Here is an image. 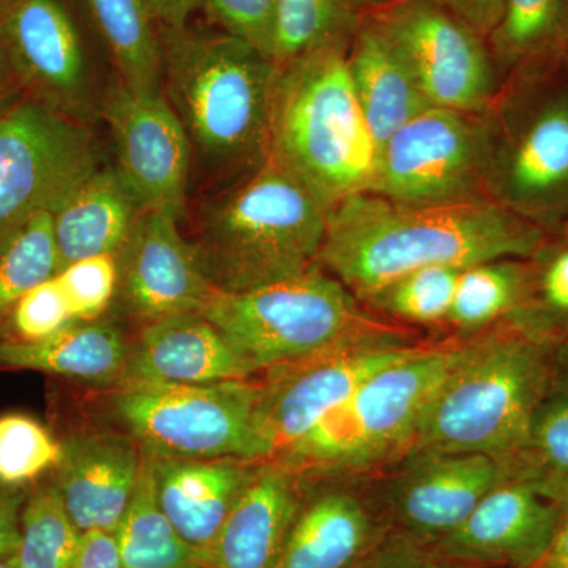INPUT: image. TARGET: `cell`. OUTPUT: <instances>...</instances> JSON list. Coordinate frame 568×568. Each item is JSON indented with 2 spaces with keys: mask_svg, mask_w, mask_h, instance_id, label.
I'll use <instances>...</instances> for the list:
<instances>
[{
  "mask_svg": "<svg viewBox=\"0 0 568 568\" xmlns=\"http://www.w3.org/2000/svg\"><path fill=\"white\" fill-rule=\"evenodd\" d=\"M541 246V227L504 204L405 205L362 192L328 209L320 263L351 293L372 301L420 268L518 260Z\"/></svg>",
  "mask_w": 568,
  "mask_h": 568,
  "instance_id": "cell-1",
  "label": "cell"
},
{
  "mask_svg": "<svg viewBox=\"0 0 568 568\" xmlns=\"http://www.w3.org/2000/svg\"><path fill=\"white\" fill-rule=\"evenodd\" d=\"M549 379L544 342L525 328L463 345L418 418L409 454L489 455L515 477Z\"/></svg>",
  "mask_w": 568,
  "mask_h": 568,
  "instance_id": "cell-2",
  "label": "cell"
},
{
  "mask_svg": "<svg viewBox=\"0 0 568 568\" xmlns=\"http://www.w3.org/2000/svg\"><path fill=\"white\" fill-rule=\"evenodd\" d=\"M327 215L320 196L268 156L209 215L194 252L213 290L246 293L320 263Z\"/></svg>",
  "mask_w": 568,
  "mask_h": 568,
  "instance_id": "cell-3",
  "label": "cell"
},
{
  "mask_svg": "<svg viewBox=\"0 0 568 568\" xmlns=\"http://www.w3.org/2000/svg\"><path fill=\"white\" fill-rule=\"evenodd\" d=\"M268 156L328 209L372 190L377 145L355 99L347 59L335 44L295 59L278 74Z\"/></svg>",
  "mask_w": 568,
  "mask_h": 568,
  "instance_id": "cell-4",
  "label": "cell"
},
{
  "mask_svg": "<svg viewBox=\"0 0 568 568\" xmlns=\"http://www.w3.org/2000/svg\"><path fill=\"white\" fill-rule=\"evenodd\" d=\"M278 65L239 37L178 36L166 58L170 103L190 141L215 162L264 164Z\"/></svg>",
  "mask_w": 568,
  "mask_h": 568,
  "instance_id": "cell-5",
  "label": "cell"
},
{
  "mask_svg": "<svg viewBox=\"0 0 568 568\" xmlns=\"http://www.w3.org/2000/svg\"><path fill=\"white\" fill-rule=\"evenodd\" d=\"M200 313L254 375L388 332L362 312L345 284L317 265L246 293L213 290Z\"/></svg>",
  "mask_w": 568,
  "mask_h": 568,
  "instance_id": "cell-6",
  "label": "cell"
},
{
  "mask_svg": "<svg viewBox=\"0 0 568 568\" xmlns=\"http://www.w3.org/2000/svg\"><path fill=\"white\" fill-rule=\"evenodd\" d=\"M463 345L417 347L366 379L286 454L276 458L293 473L357 469L409 454L418 418Z\"/></svg>",
  "mask_w": 568,
  "mask_h": 568,
  "instance_id": "cell-7",
  "label": "cell"
},
{
  "mask_svg": "<svg viewBox=\"0 0 568 568\" xmlns=\"http://www.w3.org/2000/svg\"><path fill=\"white\" fill-rule=\"evenodd\" d=\"M260 383L204 386L123 383L108 407L142 452L166 458H241L263 462L256 433Z\"/></svg>",
  "mask_w": 568,
  "mask_h": 568,
  "instance_id": "cell-8",
  "label": "cell"
},
{
  "mask_svg": "<svg viewBox=\"0 0 568 568\" xmlns=\"http://www.w3.org/2000/svg\"><path fill=\"white\" fill-rule=\"evenodd\" d=\"M99 171L91 136L40 104L0 118V250L41 213L54 215Z\"/></svg>",
  "mask_w": 568,
  "mask_h": 568,
  "instance_id": "cell-9",
  "label": "cell"
},
{
  "mask_svg": "<svg viewBox=\"0 0 568 568\" xmlns=\"http://www.w3.org/2000/svg\"><path fill=\"white\" fill-rule=\"evenodd\" d=\"M417 347L384 332L267 372L256 405L263 462L282 457L366 379Z\"/></svg>",
  "mask_w": 568,
  "mask_h": 568,
  "instance_id": "cell-10",
  "label": "cell"
},
{
  "mask_svg": "<svg viewBox=\"0 0 568 568\" xmlns=\"http://www.w3.org/2000/svg\"><path fill=\"white\" fill-rule=\"evenodd\" d=\"M432 106L478 111L493 93V70L480 36L437 0H399L377 18Z\"/></svg>",
  "mask_w": 568,
  "mask_h": 568,
  "instance_id": "cell-11",
  "label": "cell"
},
{
  "mask_svg": "<svg viewBox=\"0 0 568 568\" xmlns=\"http://www.w3.org/2000/svg\"><path fill=\"white\" fill-rule=\"evenodd\" d=\"M481 162L478 126L465 112L432 106L383 145L369 192L405 205L458 203L469 196Z\"/></svg>",
  "mask_w": 568,
  "mask_h": 568,
  "instance_id": "cell-12",
  "label": "cell"
},
{
  "mask_svg": "<svg viewBox=\"0 0 568 568\" xmlns=\"http://www.w3.org/2000/svg\"><path fill=\"white\" fill-rule=\"evenodd\" d=\"M106 118L118 148L119 174L141 211L181 219L189 178L190 138L170 100L159 91L112 92Z\"/></svg>",
  "mask_w": 568,
  "mask_h": 568,
  "instance_id": "cell-13",
  "label": "cell"
},
{
  "mask_svg": "<svg viewBox=\"0 0 568 568\" xmlns=\"http://www.w3.org/2000/svg\"><path fill=\"white\" fill-rule=\"evenodd\" d=\"M178 222L168 212L142 211L118 256L122 306L144 325L200 313L213 291Z\"/></svg>",
  "mask_w": 568,
  "mask_h": 568,
  "instance_id": "cell-14",
  "label": "cell"
},
{
  "mask_svg": "<svg viewBox=\"0 0 568 568\" xmlns=\"http://www.w3.org/2000/svg\"><path fill=\"white\" fill-rule=\"evenodd\" d=\"M390 493V526L433 547L458 529L491 489L511 480L499 459L465 452H416Z\"/></svg>",
  "mask_w": 568,
  "mask_h": 568,
  "instance_id": "cell-15",
  "label": "cell"
},
{
  "mask_svg": "<svg viewBox=\"0 0 568 568\" xmlns=\"http://www.w3.org/2000/svg\"><path fill=\"white\" fill-rule=\"evenodd\" d=\"M560 508L528 480L504 481L469 518L433 545L437 555L478 568H532L547 551Z\"/></svg>",
  "mask_w": 568,
  "mask_h": 568,
  "instance_id": "cell-16",
  "label": "cell"
},
{
  "mask_svg": "<svg viewBox=\"0 0 568 568\" xmlns=\"http://www.w3.org/2000/svg\"><path fill=\"white\" fill-rule=\"evenodd\" d=\"M499 190L504 205L532 223L568 212V91L519 123L500 159Z\"/></svg>",
  "mask_w": 568,
  "mask_h": 568,
  "instance_id": "cell-17",
  "label": "cell"
},
{
  "mask_svg": "<svg viewBox=\"0 0 568 568\" xmlns=\"http://www.w3.org/2000/svg\"><path fill=\"white\" fill-rule=\"evenodd\" d=\"M141 458L140 446L125 433H84L63 443L52 484L81 534L114 536L136 488Z\"/></svg>",
  "mask_w": 568,
  "mask_h": 568,
  "instance_id": "cell-18",
  "label": "cell"
},
{
  "mask_svg": "<svg viewBox=\"0 0 568 568\" xmlns=\"http://www.w3.org/2000/svg\"><path fill=\"white\" fill-rule=\"evenodd\" d=\"M253 376V369L211 321L201 313H185L142 327L121 384L204 386Z\"/></svg>",
  "mask_w": 568,
  "mask_h": 568,
  "instance_id": "cell-19",
  "label": "cell"
},
{
  "mask_svg": "<svg viewBox=\"0 0 568 568\" xmlns=\"http://www.w3.org/2000/svg\"><path fill=\"white\" fill-rule=\"evenodd\" d=\"M304 497L293 470L257 463L209 549L205 567L275 568Z\"/></svg>",
  "mask_w": 568,
  "mask_h": 568,
  "instance_id": "cell-20",
  "label": "cell"
},
{
  "mask_svg": "<svg viewBox=\"0 0 568 568\" xmlns=\"http://www.w3.org/2000/svg\"><path fill=\"white\" fill-rule=\"evenodd\" d=\"M151 458L160 507L183 540L203 552L205 562L209 549L252 478L257 462L152 455Z\"/></svg>",
  "mask_w": 568,
  "mask_h": 568,
  "instance_id": "cell-21",
  "label": "cell"
},
{
  "mask_svg": "<svg viewBox=\"0 0 568 568\" xmlns=\"http://www.w3.org/2000/svg\"><path fill=\"white\" fill-rule=\"evenodd\" d=\"M390 528L361 497L323 489L304 497L275 568H349Z\"/></svg>",
  "mask_w": 568,
  "mask_h": 568,
  "instance_id": "cell-22",
  "label": "cell"
},
{
  "mask_svg": "<svg viewBox=\"0 0 568 568\" xmlns=\"http://www.w3.org/2000/svg\"><path fill=\"white\" fill-rule=\"evenodd\" d=\"M132 343L119 325L78 321L39 342L0 343V365L115 387L125 376Z\"/></svg>",
  "mask_w": 568,
  "mask_h": 568,
  "instance_id": "cell-23",
  "label": "cell"
},
{
  "mask_svg": "<svg viewBox=\"0 0 568 568\" xmlns=\"http://www.w3.org/2000/svg\"><path fill=\"white\" fill-rule=\"evenodd\" d=\"M141 212L118 170L97 171L54 213L59 271L97 254L119 256Z\"/></svg>",
  "mask_w": 568,
  "mask_h": 568,
  "instance_id": "cell-24",
  "label": "cell"
},
{
  "mask_svg": "<svg viewBox=\"0 0 568 568\" xmlns=\"http://www.w3.org/2000/svg\"><path fill=\"white\" fill-rule=\"evenodd\" d=\"M355 99L381 149L402 126L432 108L390 41L375 22L358 31L347 59Z\"/></svg>",
  "mask_w": 568,
  "mask_h": 568,
  "instance_id": "cell-25",
  "label": "cell"
},
{
  "mask_svg": "<svg viewBox=\"0 0 568 568\" xmlns=\"http://www.w3.org/2000/svg\"><path fill=\"white\" fill-rule=\"evenodd\" d=\"M18 59L41 85L74 100L85 85L80 37L58 0H21L9 22Z\"/></svg>",
  "mask_w": 568,
  "mask_h": 568,
  "instance_id": "cell-26",
  "label": "cell"
},
{
  "mask_svg": "<svg viewBox=\"0 0 568 568\" xmlns=\"http://www.w3.org/2000/svg\"><path fill=\"white\" fill-rule=\"evenodd\" d=\"M132 500L114 532L122 568H201L204 555L183 540L156 497L151 455L142 452Z\"/></svg>",
  "mask_w": 568,
  "mask_h": 568,
  "instance_id": "cell-27",
  "label": "cell"
},
{
  "mask_svg": "<svg viewBox=\"0 0 568 568\" xmlns=\"http://www.w3.org/2000/svg\"><path fill=\"white\" fill-rule=\"evenodd\" d=\"M97 24L110 44L126 88L159 91L162 54L149 0H89Z\"/></svg>",
  "mask_w": 568,
  "mask_h": 568,
  "instance_id": "cell-28",
  "label": "cell"
},
{
  "mask_svg": "<svg viewBox=\"0 0 568 568\" xmlns=\"http://www.w3.org/2000/svg\"><path fill=\"white\" fill-rule=\"evenodd\" d=\"M81 536L55 485H40L26 497L20 545L10 560L17 568H74Z\"/></svg>",
  "mask_w": 568,
  "mask_h": 568,
  "instance_id": "cell-29",
  "label": "cell"
},
{
  "mask_svg": "<svg viewBox=\"0 0 568 568\" xmlns=\"http://www.w3.org/2000/svg\"><path fill=\"white\" fill-rule=\"evenodd\" d=\"M529 276L528 268L514 260L463 268L447 320L465 328L493 323L521 304L528 291Z\"/></svg>",
  "mask_w": 568,
  "mask_h": 568,
  "instance_id": "cell-30",
  "label": "cell"
},
{
  "mask_svg": "<svg viewBox=\"0 0 568 568\" xmlns=\"http://www.w3.org/2000/svg\"><path fill=\"white\" fill-rule=\"evenodd\" d=\"M491 40L510 65L544 58L567 44L568 0H507Z\"/></svg>",
  "mask_w": 568,
  "mask_h": 568,
  "instance_id": "cell-31",
  "label": "cell"
},
{
  "mask_svg": "<svg viewBox=\"0 0 568 568\" xmlns=\"http://www.w3.org/2000/svg\"><path fill=\"white\" fill-rule=\"evenodd\" d=\"M59 272L54 215L41 213L0 250V320L40 283Z\"/></svg>",
  "mask_w": 568,
  "mask_h": 568,
  "instance_id": "cell-32",
  "label": "cell"
},
{
  "mask_svg": "<svg viewBox=\"0 0 568 568\" xmlns=\"http://www.w3.org/2000/svg\"><path fill=\"white\" fill-rule=\"evenodd\" d=\"M349 18V0H274L276 65L335 44Z\"/></svg>",
  "mask_w": 568,
  "mask_h": 568,
  "instance_id": "cell-33",
  "label": "cell"
},
{
  "mask_svg": "<svg viewBox=\"0 0 568 568\" xmlns=\"http://www.w3.org/2000/svg\"><path fill=\"white\" fill-rule=\"evenodd\" d=\"M63 443L47 426L22 414L0 417V485L24 488L48 470L58 469Z\"/></svg>",
  "mask_w": 568,
  "mask_h": 568,
  "instance_id": "cell-34",
  "label": "cell"
},
{
  "mask_svg": "<svg viewBox=\"0 0 568 568\" xmlns=\"http://www.w3.org/2000/svg\"><path fill=\"white\" fill-rule=\"evenodd\" d=\"M518 480L568 478V390L547 395L530 425L528 446L515 467Z\"/></svg>",
  "mask_w": 568,
  "mask_h": 568,
  "instance_id": "cell-35",
  "label": "cell"
},
{
  "mask_svg": "<svg viewBox=\"0 0 568 568\" xmlns=\"http://www.w3.org/2000/svg\"><path fill=\"white\" fill-rule=\"evenodd\" d=\"M462 271L444 265L420 268L381 291L372 302L384 312L414 323L447 320Z\"/></svg>",
  "mask_w": 568,
  "mask_h": 568,
  "instance_id": "cell-36",
  "label": "cell"
},
{
  "mask_svg": "<svg viewBox=\"0 0 568 568\" xmlns=\"http://www.w3.org/2000/svg\"><path fill=\"white\" fill-rule=\"evenodd\" d=\"M55 278L77 321L99 320L118 293V256L97 254L74 261L62 267Z\"/></svg>",
  "mask_w": 568,
  "mask_h": 568,
  "instance_id": "cell-37",
  "label": "cell"
},
{
  "mask_svg": "<svg viewBox=\"0 0 568 568\" xmlns=\"http://www.w3.org/2000/svg\"><path fill=\"white\" fill-rule=\"evenodd\" d=\"M529 291L532 302L526 308L525 331L538 336L556 325H568V242L545 256L536 276L530 274Z\"/></svg>",
  "mask_w": 568,
  "mask_h": 568,
  "instance_id": "cell-38",
  "label": "cell"
},
{
  "mask_svg": "<svg viewBox=\"0 0 568 568\" xmlns=\"http://www.w3.org/2000/svg\"><path fill=\"white\" fill-rule=\"evenodd\" d=\"M78 323L58 278L47 280L22 295L13 308V324L20 339L39 342Z\"/></svg>",
  "mask_w": 568,
  "mask_h": 568,
  "instance_id": "cell-39",
  "label": "cell"
},
{
  "mask_svg": "<svg viewBox=\"0 0 568 568\" xmlns=\"http://www.w3.org/2000/svg\"><path fill=\"white\" fill-rule=\"evenodd\" d=\"M215 20L274 61V0H207Z\"/></svg>",
  "mask_w": 568,
  "mask_h": 568,
  "instance_id": "cell-40",
  "label": "cell"
},
{
  "mask_svg": "<svg viewBox=\"0 0 568 568\" xmlns=\"http://www.w3.org/2000/svg\"><path fill=\"white\" fill-rule=\"evenodd\" d=\"M349 568H478L454 562L437 555L428 545L418 544L414 538L387 530L376 544L366 549Z\"/></svg>",
  "mask_w": 568,
  "mask_h": 568,
  "instance_id": "cell-41",
  "label": "cell"
},
{
  "mask_svg": "<svg viewBox=\"0 0 568 568\" xmlns=\"http://www.w3.org/2000/svg\"><path fill=\"white\" fill-rule=\"evenodd\" d=\"M24 488L0 485V560L10 559L17 552L21 537V511L24 507Z\"/></svg>",
  "mask_w": 568,
  "mask_h": 568,
  "instance_id": "cell-42",
  "label": "cell"
},
{
  "mask_svg": "<svg viewBox=\"0 0 568 568\" xmlns=\"http://www.w3.org/2000/svg\"><path fill=\"white\" fill-rule=\"evenodd\" d=\"M473 28L478 36L491 37L495 32L507 0H437Z\"/></svg>",
  "mask_w": 568,
  "mask_h": 568,
  "instance_id": "cell-43",
  "label": "cell"
},
{
  "mask_svg": "<svg viewBox=\"0 0 568 568\" xmlns=\"http://www.w3.org/2000/svg\"><path fill=\"white\" fill-rule=\"evenodd\" d=\"M74 568H122L114 536L106 532L82 534Z\"/></svg>",
  "mask_w": 568,
  "mask_h": 568,
  "instance_id": "cell-44",
  "label": "cell"
},
{
  "mask_svg": "<svg viewBox=\"0 0 568 568\" xmlns=\"http://www.w3.org/2000/svg\"><path fill=\"white\" fill-rule=\"evenodd\" d=\"M203 0H149L153 17L171 29H181Z\"/></svg>",
  "mask_w": 568,
  "mask_h": 568,
  "instance_id": "cell-45",
  "label": "cell"
},
{
  "mask_svg": "<svg viewBox=\"0 0 568 568\" xmlns=\"http://www.w3.org/2000/svg\"><path fill=\"white\" fill-rule=\"evenodd\" d=\"M532 568H568V508L560 515L547 551Z\"/></svg>",
  "mask_w": 568,
  "mask_h": 568,
  "instance_id": "cell-46",
  "label": "cell"
},
{
  "mask_svg": "<svg viewBox=\"0 0 568 568\" xmlns=\"http://www.w3.org/2000/svg\"><path fill=\"white\" fill-rule=\"evenodd\" d=\"M558 369L562 377L564 388L568 390V343L558 351Z\"/></svg>",
  "mask_w": 568,
  "mask_h": 568,
  "instance_id": "cell-47",
  "label": "cell"
},
{
  "mask_svg": "<svg viewBox=\"0 0 568 568\" xmlns=\"http://www.w3.org/2000/svg\"><path fill=\"white\" fill-rule=\"evenodd\" d=\"M6 81H7L6 52H3L2 43H0V93H2L3 88H6Z\"/></svg>",
  "mask_w": 568,
  "mask_h": 568,
  "instance_id": "cell-48",
  "label": "cell"
},
{
  "mask_svg": "<svg viewBox=\"0 0 568 568\" xmlns=\"http://www.w3.org/2000/svg\"><path fill=\"white\" fill-rule=\"evenodd\" d=\"M0 568H17L10 559L0 560Z\"/></svg>",
  "mask_w": 568,
  "mask_h": 568,
  "instance_id": "cell-49",
  "label": "cell"
},
{
  "mask_svg": "<svg viewBox=\"0 0 568 568\" xmlns=\"http://www.w3.org/2000/svg\"><path fill=\"white\" fill-rule=\"evenodd\" d=\"M375 3H387V6H392V3L399 2V0H372Z\"/></svg>",
  "mask_w": 568,
  "mask_h": 568,
  "instance_id": "cell-50",
  "label": "cell"
},
{
  "mask_svg": "<svg viewBox=\"0 0 568 568\" xmlns=\"http://www.w3.org/2000/svg\"><path fill=\"white\" fill-rule=\"evenodd\" d=\"M201 568H209V567H201Z\"/></svg>",
  "mask_w": 568,
  "mask_h": 568,
  "instance_id": "cell-51",
  "label": "cell"
},
{
  "mask_svg": "<svg viewBox=\"0 0 568 568\" xmlns=\"http://www.w3.org/2000/svg\"><path fill=\"white\" fill-rule=\"evenodd\" d=\"M567 47H568V40H567Z\"/></svg>",
  "mask_w": 568,
  "mask_h": 568,
  "instance_id": "cell-52",
  "label": "cell"
}]
</instances>
